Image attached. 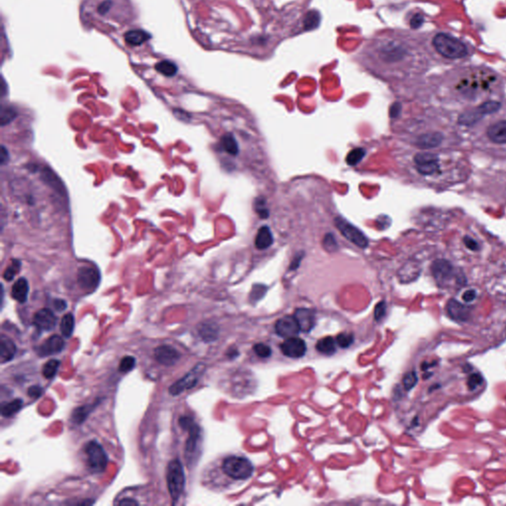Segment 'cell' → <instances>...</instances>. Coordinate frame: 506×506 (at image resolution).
<instances>
[{
	"label": "cell",
	"mask_w": 506,
	"mask_h": 506,
	"mask_svg": "<svg viewBox=\"0 0 506 506\" xmlns=\"http://www.w3.org/2000/svg\"><path fill=\"white\" fill-rule=\"evenodd\" d=\"M413 163L419 175L438 180L439 185L447 183L453 184L460 181L461 176L456 174L459 170L456 167L451 166L453 162L451 161V158H449V155L421 151L414 156Z\"/></svg>",
	"instance_id": "cell-1"
},
{
	"label": "cell",
	"mask_w": 506,
	"mask_h": 506,
	"mask_svg": "<svg viewBox=\"0 0 506 506\" xmlns=\"http://www.w3.org/2000/svg\"><path fill=\"white\" fill-rule=\"evenodd\" d=\"M84 9L88 21L112 28L123 26L131 19L127 0H88Z\"/></svg>",
	"instance_id": "cell-2"
},
{
	"label": "cell",
	"mask_w": 506,
	"mask_h": 506,
	"mask_svg": "<svg viewBox=\"0 0 506 506\" xmlns=\"http://www.w3.org/2000/svg\"><path fill=\"white\" fill-rule=\"evenodd\" d=\"M476 145L492 156L506 157V118L493 119L486 126L474 127Z\"/></svg>",
	"instance_id": "cell-3"
},
{
	"label": "cell",
	"mask_w": 506,
	"mask_h": 506,
	"mask_svg": "<svg viewBox=\"0 0 506 506\" xmlns=\"http://www.w3.org/2000/svg\"><path fill=\"white\" fill-rule=\"evenodd\" d=\"M501 109V103L498 101L490 100L483 104L463 112L459 115L458 124L465 128H473L474 125L479 124L486 116L493 115Z\"/></svg>",
	"instance_id": "cell-4"
},
{
	"label": "cell",
	"mask_w": 506,
	"mask_h": 506,
	"mask_svg": "<svg viewBox=\"0 0 506 506\" xmlns=\"http://www.w3.org/2000/svg\"><path fill=\"white\" fill-rule=\"evenodd\" d=\"M433 46L444 58L447 59H461L468 54L467 47L457 38L446 34H437L433 39Z\"/></svg>",
	"instance_id": "cell-5"
},
{
	"label": "cell",
	"mask_w": 506,
	"mask_h": 506,
	"mask_svg": "<svg viewBox=\"0 0 506 506\" xmlns=\"http://www.w3.org/2000/svg\"><path fill=\"white\" fill-rule=\"evenodd\" d=\"M167 488L173 503L180 498L185 488V474L184 469L179 460H172L167 466Z\"/></svg>",
	"instance_id": "cell-6"
},
{
	"label": "cell",
	"mask_w": 506,
	"mask_h": 506,
	"mask_svg": "<svg viewBox=\"0 0 506 506\" xmlns=\"http://www.w3.org/2000/svg\"><path fill=\"white\" fill-rule=\"evenodd\" d=\"M221 468L224 474L235 479H246L251 476L254 471L251 462L239 456H232L225 459Z\"/></svg>",
	"instance_id": "cell-7"
},
{
	"label": "cell",
	"mask_w": 506,
	"mask_h": 506,
	"mask_svg": "<svg viewBox=\"0 0 506 506\" xmlns=\"http://www.w3.org/2000/svg\"><path fill=\"white\" fill-rule=\"evenodd\" d=\"M180 425L184 430L189 431V437L186 443V449H185V457L187 464L191 465L193 460H195V457L197 456L198 450H199V445H200V439H201V431L199 426L195 424L193 419L189 416H182L180 417Z\"/></svg>",
	"instance_id": "cell-8"
},
{
	"label": "cell",
	"mask_w": 506,
	"mask_h": 506,
	"mask_svg": "<svg viewBox=\"0 0 506 506\" xmlns=\"http://www.w3.org/2000/svg\"><path fill=\"white\" fill-rule=\"evenodd\" d=\"M432 274L438 286L442 288L460 282L458 271L445 259H438L432 264Z\"/></svg>",
	"instance_id": "cell-9"
},
{
	"label": "cell",
	"mask_w": 506,
	"mask_h": 506,
	"mask_svg": "<svg viewBox=\"0 0 506 506\" xmlns=\"http://www.w3.org/2000/svg\"><path fill=\"white\" fill-rule=\"evenodd\" d=\"M87 464L93 473H102L108 464V456L103 447L97 441H90L85 446Z\"/></svg>",
	"instance_id": "cell-10"
},
{
	"label": "cell",
	"mask_w": 506,
	"mask_h": 506,
	"mask_svg": "<svg viewBox=\"0 0 506 506\" xmlns=\"http://www.w3.org/2000/svg\"><path fill=\"white\" fill-rule=\"evenodd\" d=\"M206 366L203 363L197 364L184 377L175 382L169 388L170 395H178L190 389H193L199 382V379L205 371Z\"/></svg>",
	"instance_id": "cell-11"
},
{
	"label": "cell",
	"mask_w": 506,
	"mask_h": 506,
	"mask_svg": "<svg viewBox=\"0 0 506 506\" xmlns=\"http://www.w3.org/2000/svg\"><path fill=\"white\" fill-rule=\"evenodd\" d=\"M335 224L342 236L346 237L349 241L353 242L355 245L361 248H366L368 246V238L365 237V235L359 229H357L345 219L341 217L335 218Z\"/></svg>",
	"instance_id": "cell-12"
},
{
	"label": "cell",
	"mask_w": 506,
	"mask_h": 506,
	"mask_svg": "<svg viewBox=\"0 0 506 506\" xmlns=\"http://www.w3.org/2000/svg\"><path fill=\"white\" fill-rule=\"evenodd\" d=\"M446 136L442 131H427L416 137L414 144L423 150H431L443 147Z\"/></svg>",
	"instance_id": "cell-13"
},
{
	"label": "cell",
	"mask_w": 506,
	"mask_h": 506,
	"mask_svg": "<svg viewBox=\"0 0 506 506\" xmlns=\"http://www.w3.org/2000/svg\"><path fill=\"white\" fill-rule=\"evenodd\" d=\"M57 321V316L49 309H42L38 311L33 317V324L40 332H49L54 330Z\"/></svg>",
	"instance_id": "cell-14"
},
{
	"label": "cell",
	"mask_w": 506,
	"mask_h": 506,
	"mask_svg": "<svg viewBox=\"0 0 506 506\" xmlns=\"http://www.w3.org/2000/svg\"><path fill=\"white\" fill-rule=\"evenodd\" d=\"M280 347L282 353L290 358H301L307 352L306 342L297 336L287 338Z\"/></svg>",
	"instance_id": "cell-15"
},
{
	"label": "cell",
	"mask_w": 506,
	"mask_h": 506,
	"mask_svg": "<svg viewBox=\"0 0 506 506\" xmlns=\"http://www.w3.org/2000/svg\"><path fill=\"white\" fill-rule=\"evenodd\" d=\"M275 331L279 336L289 338L297 336L300 332V328L295 316H286L276 322Z\"/></svg>",
	"instance_id": "cell-16"
},
{
	"label": "cell",
	"mask_w": 506,
	"mask_h": 506,
	"mask_svg": "<svg viewBox=\"0 0 506 506\" xmlns=\"http://www.w3.org/2000/svg\"><path fill=\"white\" fill-rule=\"evenodd\" d=\"M79 286L86 291H93L100 282V274L95 268L92 267H82L79 269Z\"/></svg>",
	"instance_id": "cell-17"
},
{
	"label": "cell",
	"mask_w": 506,
	"mask_h": 506,
	"mask_svg": "<svg viewBox=\"0 0 506 506\" xmlns=\"http://www.w3.org/2000/svg\"><path fill=\"white\" fill-rule=\"evenodd\" d=\"M155 358L161 365L172 366L180 360L181 354L170 345H160L155 350Z\"/></svg>",
	"instance_id": "cell-18"
},
{
	"label": "cell",
	"mask_w": 506,
	"mask_h": 506,
	"mask_svg": "<svg viewBox=\"0 0 506 506\" xmlns=\"http://www.w3.org/2000/svg\"><path fill=\"white\" fill-rule=\"evenodd\" d=\"M64 340L59 335H52L38 348V354L42 357L55 355L62 352L64 348Z\"/></svg>",
	"instance_id": "cell-19"
},
{
	"label": "cell",
	"mask_w": 506,
	"mask_h": 506,
	"mask_svg": "<svg viewBox=\"0 0 506 506\" xmlns=\"http://www.w3.org/2000/svg\"><path fill=\"white\" fill-rule=\"evenodd\" d=\"M295 318L298 321L300 331L303 332H310L316 324V315L310 309L300 308L295 312Z\"/></svg>",
	"instance_id": "cell-20"
},
{
	"label": "cell",
	"mask_w": 506,
	"mask_h": 506,
	"mask_svg": "<svg viewBox=\"0 0 506 506\" xmlns=\"http://www.w3.org/2000/svg\"><path fill=\"white\" fill-rule=\"evenodd\" d=\"M16 352L17 347L15 343L10 338L2 334L0 338V362L4 364L11 361L14 358Z\"/></svg>",
	"instance_id": "cell-21"
},
{
	"label": "cell",
	"mask_w": 506,
	"mask_h": 506,
	"mask_svg": "<svg viewBox=\"0 0 506 506\" xmlns=\"http://www.w3.org/2000/svg\"><path fill=\"white\" fill-rule=\"evenodd\" d=\"M447 312L449 316L457 321H466L470 316L469 308L455 300H451L448 302Z\"/></svg>",
	"instance_id": "cell-22"
},
{
	"label": "cell",
	"mask_w": 506,
	"mask_h": 506,
	"mask_svg": "<svg viewBox=\"0 0 506 506\" xmlns=\"http://www.w3.org/2000/svg\"><path fill=\"white\" fill-rule=\"evenodd\" d=\"M29 294V284L28 281L25 278H20L16 281L12 290H11V296L14 300H17L20 303H23L27 300Z\"/></svg>",
	"instance_id": "cell-23"
},
{
	"label": "cell",
	"mask_w": 506,
	"mask_h": 506,
	"mask_svg": "<svg viewBox=\"0 0 506 506\" xmlns=\"http://www.w3.org/2000/svg\"><path fill=\"white\" fill-rule=\"evenodd\" d=\"M273 244V236L268 226L264 225L259 229L255 237V246L257 249H267Z\"/></svg>",
	"instance_id": "cell-24"
},
{
	"label": "cell",
	"mask_w": 506,
	"mask_h": 506,
	"mask_svg": "<svg viewBox=\"0 0 506 506\" xmlns=\"http://www.w3.org/2000/svg\"><path fill=\"white\" fill-rule=\"evenodd\" d=\"M316 350L320 352L321 354L324 355H332L336 351V345H335V340L332 338V336H326L321 339H319L316 343Z\"/></svg>",
	"instance_id": "cell-25"
},
{
	"label": "cell",
	"mask_w": 506,
	"mask_h": 506,
	"mask_svg": "<svg viewBox=\"0 0 506 506\" xmlns=\"http://www.w3.org/2000/svg\"><path fill=\"white\" fill-rule=\"evenodd\" d=\"M149 38V35L142 30L130 31L125 35L127 44L130 46H140Z\"/></svg>",
	"instance_id": "cell-26"
},
{
	"label": "cell",
	"mask_w": 506,
	"mask_h": 506,
	"mask_svg": "<svg viewBox=\"0 0 506 506\" xmlns=\"http://www.w3.org/2000/svg\"><path fill=\"white\" fill-rule=\"evenodd\" d=\"M221 144L223 150L232 156H237L239 151L237 140L232 134H225L224 136H222Z\"/></svg>",
	"instance_id": "cell-27"
},
{
	"label": "cell",
	"mask_w": 506,
	"mask_h": 506,
	"mask_svg": "<svg viewBox=\"0 0 506 506\" xmlns=\"http://www.w3.org/2000/svg\"><path fill=\"white\" fill-rule=\"evenodd\" d=\"M74 324H75V320H74L73 315L66 314L63 316L61 324H60V328H61V332H62L63 337L69 338L72 335L73 331H74Z\"/></svg>",
	"instance_id": "cell-28"
},
{
	"label": "cell",
	"mask_w": 506,
	"mask_h": 506,
	"mask_svg": "<svg viewBox=\"0 0 506 506\" xmlns=\"http://www.w3.org/2000/svg\"><path fill=\"white\" fill-rule=\"evenodd\" d=\"M199 334L204 341H214L219 334L218 327L213 323H203L199 327Z\"/></svg>",
	"instance_id": "cell-29"
},
{
	"label": "cell",
	"mask_w": 506,
	"mask_h": 506,
	"mask_svg": "<svg viewBox=\"0 0 506 506\" xmlns=\"http://www.w3.org/2000/svg\"><path fill=\"white\" fill-rule=\"evenodd\" d=\"M23 407V401L21 398H15L12 401H9L2 406L1 413L4 417H10L20 411Z\"/></svg>",
	"instance_id": "cell-30"
},
{
	"label": "cell",
	"mask_w": 506,
	"mask_h": 506,
	"mask_svg": "<svg viewBox=\"0 0 506 506\" xmlns=\"http://www.w3.org/2000/svg\"><path fill=\"white\" fill-rule=\"evenodd\" d=\"M319 21H320V15L317 11L312 10V11L308 12L305 16V19H303L305 30L309 31V30L316 29L319 25Z\"/></svg>",
	"instance_id": "cell-31"
},
{
	"label": "cell",
	"mask_w": 506,
	"mask_h": 506,
	"mask_svg": "<svg viewBox=\"0 0 506 506\" xmlns=\"http://www.w3.org/2000/svg\"><path fill=\"white\" fill-rule=\"evenodd\" d=\"M492 294L498 300L506 302V276L499 278L492 286Z\"/></svg>",
	"instance_id": "cell-32"
},
{
	"label": "cell",
	"mask_w": 506,
	"mask_h": 506,
	"mask_svg": "<svg viewBox=\"0 0 506 506\" xmlns=\"http://www.w3.org/2000/svg\"><path fill=\"white\" fill-rule=\"evenodd\" d=\"M61 362L57 359H50L43 367V376L47 380L53 379L59 370Z\"/></svg>",
	"instance_id": "cell-33"
},
{
	"label": "cell",
	"mask_w": 506,
	"mask_h": 506,
	"mask_svg": "<svg viewBox=\"0 0 506 506\" xmlns=\"http://www.w3.org/2000/svg\"><path fill=\"white\" fill-rule=\"evenodd\" d=\"M365 155H366V150L362 147H356L352 149L351 151H349L346 157L348 165H352V166L357 165L363 159Z\"/></svg>",
	"instance_id": "cell-34"
},
{
	"label": "cell",
	"mask_w": 506,
	"mask_h": 506,
	"mask_svg": "<svg viewBox=\"0 0 506 506\" xmlns=\"http://www.w3.org/2000/svg\"><path fill=\"white\" fill-rule=\"evenodd\" d=\"M92 410H93V407H90V406L80 407L79 409L74 410L73 413H72V421L77 424L82 423L87 418L88 414L92 411Z\"/></svg>",
	"instance_id": "cell-35"
},
{
	"label": "cell",
	"mask_w": 506,
	"mask_h": 506,
	"mask_svg": "<svg viewBox=\"0 0 506 506\" xmlns=\"http://www.w3.org/2000/svg\"><path fill=\"white\" fill-rule=\"evenodd\" d=\"M254 210L261 219H267L269 211L266 207V201L262 197H258L254 200Z\"/></svg>",
	"instance_id": "cell-36"
},
{
	"label": "cell",
	"mask_w": 506,
	"mask_h": 506,
	"mask_svg": "<svg viewBox=\"0 0 506 506\" xmlns=\"http://www.w3.org/2000/svg\"><path fill=\"white\" fill-rule=\"evenodd\" d=\"M157 68H158L159 72H161L162 74L167 75V77H172V75H174L176 73V71H177L176 65L173 63L168 62V61H165V62H161V63H158Z\"/></svg>",
	"instance_id": "cell-37"
},
{
	"label": "cell",
	"mask_w": 506,
	"mask_h": 506,
	"mask_svg": "<svg viewBox=\"0 0 506 506\" xmlns=\"http://www.w3.org/2000/svg\"><path fill=\"white\" fill-rule=\"evenodd\" d=\"M135 366H136V359L132 356H126L120 362L119 371L122 373H128L132 371L135 368Z\"/></svg>",
	"instance_id": "cell-38"
},
{
	"label": "cell",
	"mask_w": 506,
	"mask_h": 506,
	"mask_svg": "<svg viewBox=\"0 0 506 506\" xmlns=\"http://www.w3.org/2000/svg\"><path fill=\"white\" fill-rule=\"evenodd\" d=\"M21 268V262L19 260H14L12 262V264L6 269L5 273H4V279L6 281H11L14 279L16 274L19 272V270Z\"/></svg>",
	"instance_id": "cell-39"
},
{
	"label": "cell",
	"mask_w": 506,
	"mask_h": 506,
	"mask_svg": "<svg viewBox=\"0 0 506 506\" xmlns=\"http://www.w3.org/2000/svg\"><path fill=\"white\" fill-rule=\"evenodd\" d=\"M353 335L351 333H339L336 337V343L342 348H347L353 343Z\"/></svg>",
	"instance_id": "cell-40"
},
{
	"label": "cell",
	"mask_w": 506,
	"mask_h": 506,
	"mask_svg": "<svg viewBox=\"0 0 506 506\" xmlns=\"http://www.w3.org/2000/svg\"><path fill=\"white\" fill-rule=\"evenodd\" d=\"M253 350L255 354L260 357V358H268L272 354V350L270 349L268 345L264 343H258L253 346Z\"/></svg>",
	"instance_id": "cell-41"
},
{
	"label": "cell",
	"mask_w": 506,
	"mask_h": 506,
	"mask_svg": "<svg viewBox=\"0 0 506 506\" xmlns=\"http://www.w3.org/2000/svg\"><path fill=\"white\" fill-rule=\"evenodd\" d=\"M322 245L324 247V249L328 252H333L337 249V242H336V239L335 237H333V235L332 234H327L324 238H323V241H322Z\"/></svg>",
	"instance_id": "cell-42"
},
{
	"label": "cell",
	"mask_w": 506,
	"mask_h": 506,
	"mask_svg": "<svg viewBox=\"0 0 506 506\" xmlns=\"http://www.w3.org/2000/svg\"><path fill=\"white\" fill-rule=\"evenodd\" d=\"M402 384L406 390L410 391L416 384H417V376L415 372H410L408 373L402 380Z\"/></svg>",
	"instance_id": "cell-43"
},
{
	"label": "cell",
	"mask_w": 506,
	"mask_h": 506,
	"mask_svg": "<svg viewBox=\"0 0 506 506\" xmlns=\"http://www.w3.org/2000/svg\"><path fill=\"white\" fill-rule=\"evenodd\" d=\"M266 293V287L264 285H254L250 294V299L252 300H259L263 298Z\"/></svg>",
	"instance_id": "cell-44"
},
{
	"label": "cell",
	"mask_w": 506,
	"mask_h": 506,
	"mask_svg": "<svg viewBox=\"0 0 506 506\" xmlns=\"http://www.w3.org/2000/svg\"><path fill=\"white\" fill-rule=\"evenodd\" d=\"M15 117L16 112L13 109H11V108L2 109V114H1V123H2V126H4L5 124L11 122Z\"/></svg>",
	"instance_id": "cell-45"
},
{
	"label": "cell",
	"mask_w": 506,
	"mask_h": 506,
	"mask_svg": "<svg viewBox=\"0 0 506 506\" xmlns=\"http://www.w3.org/2000/svg\"><path fill=\"white\" fill-rule=\"evenodd\" d=\"M386 311H387V305L385 301H381L379 302L376 308H375V319L376 320H381L385 315H386Z\"/></svg>",
	"instance_id": "cell-46"
},
{
	"label": "cell",
	"mask_w": 506,
	"mask_h": 506,
	"mask_svg": "<svg viewBox=\"0 0 506 506\" xmlns=\"http://www.w3.org/2000/svg\"><path fill=\"white\" fill-rule=\"evenodd\" d=\"M482 382H483L482 377H480L479 375H477V374H474V375H472V376L469 378V381H468V386H469V388H470L471 390H473V389H475L478 385H480V384H482Z\"/></svg>",
	"instance_id": "cell-47"
},
{
	"label": "cell",
	"mask_w": 506,
	"mask_h": 506,
	"mask_svg": "<svg viewBox=\"0 0 506 506\" xmlns=\"http://www.w3.org/2000/svg\"><path fill=\"white\" fill-rule=\"evenodd\" d=\"M43 394V390L39 386H33L28 390V395L33 398H38Z\"/></svg>",
	"instance_id": "cell-48"
},
{
	"label": "cell",
	"mask_w": 506,
	"mask_h": 506,
	"mask_svg": "<svg viewBox=\"0 0 506 506\" xmlns=\"http://www.w3.org/2000/svg\"><path fill=\"white\" fill-rule=\"evenodd\" d=\"M423 21H424V19L422 16L418 15V14L413 16V18L411 20V26L413 29H417L422 25Z\"/></svg>",
	"instance_id": "cell-49"
},
{
	"label": "cell",
	"mask_w": 506,
	"mask_h": 506,
	"mask_svg": "<svg viewBox=\"0 0 506 506\" xmlns=\"http://www.w3.org/2000/svg\"><path fill=\"white\" fill-rule=\"evenodd\" d=\"M465 244L468 248H470L471 250H477L479 248V245L478 243L474 240V238L472 237H467L465 238Z\"/></svg>",
	"instance_id": "cell-50"
},
{
	"label": "cell",
	"mask_w": 506,
	"mask_h": 506,
	"mask_svg": "<svg viewBox=\"0 0 506 506\" xmlns=\"http://www.w3.org/2000/svg\"><path fill=\"white\" fill-rule=\"evenodd\" d=\"M54 306H55V309L58 312H63V311H64L66 309L67 303H66V301L64 300L58 299V300H55V301H54Z\"/></svg>",
	"instance_id": "cell-51"
},
{
	"label": "cell",
	"mask_w": 506,
	"mask_h": 506,
	"mask_svg": "<svg viewBox=\"0 0 506 506\" xmlns=\"http://www.w3.org/2000/svg\"><path fill=\"white\" fill-rule=\"evenodd\" d=\"M302 256H303V252H300V254H298L297 256H295V258L293 259V261H292V263H291L290 270H295V269H297L299 267L300 261H301V259H302Z\"/></svg>",
	"instance_id": "cell-52"
},
{
	"label": "cell",
	"mask_w": 506,
	"mask_h": 506,
	"mask_svg": "<svg viewBox=\"0 0 506 506\" xmlns=\"http://www.w3.org/2000/svg\"><path fill=\"white\" fill-rule=\"evenodd\" d=\"M400 109H401V107H400V104L399 103L393 104L392 107H391V109H390V116L392 118L397 117L399 115V113H400Z\"/></svg>",
	"instance_id": "cell-53"
},
{
	"label": "cell",
	"mask_w": 506,
	"mask_h": 506,
	"mask_svg": "<svg viewBox=\"0 0 506 506\" xmlns=\"http://www.w3.org/2000/svg\"><path fill=\"white\" fill-rule=\"evenodd\" d=\"M474 298H475V292L474 290H468L463 295V299L465 301H472L474 300Z\"/></svg>",
	"instance_id": "cell-54"
},
{
	"label": "cell",
	"mask_w": 506,
	"mask_h": 506,
	"mask_svg": "<svg viewBox=\"0 0 506 506\" xmlns=\"http://www.w3.org/2000/svg\"><path fill=\"white\" fill-rule=\"evenodd\" d=\"M8 158H9V154H8V151L6 150L5 146H2V147H1V162H2V164L6 163V161L8 160Z\"/></svg>",
	"instance_id": "cell-55"
},
{
	"label": "cell",
	"mask_w": 506,
	"mask_h": 506,
	"mask_svg": "<svg viewBox=\"0 0 506 506\" xmlns=\"http://www.w3.org/2000/svg\"><path fill=\"white\" fill-rule=\"evenodd\" d=\"M119 504H121V505H129V504H135V505H138V504H139V502H138V501H136V500H134V499H127L126 498V499H124V500H121V501L119 502Z\"/></svg>",
	"instance_id": "cell-56"
},
{
	"label": "cell",
	"mask_w": 506,
	"mask_h": 506,
	"mask_svg": "<svg viewBox=\"0 0 506 506\" xmlns=\"http://www.w3.org/2000/svg\"><path fill=\"white\" fill-rule=\"evenodd\" d=\"M504 196H505V199H506V192H505V194H504Z\"/></svg>",
	"instance_id": "cell-57"
}]
</instances>
